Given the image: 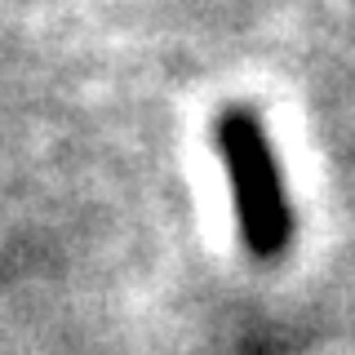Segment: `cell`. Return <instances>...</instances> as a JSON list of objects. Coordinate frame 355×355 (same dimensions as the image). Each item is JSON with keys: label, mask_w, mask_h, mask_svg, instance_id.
Here are the masks:
<instances>
[{"label": "cell", "mask_w": 355, "mask_h": 355, "mask_svg": "<svg viewBox=\"0 0 355 355\" xmlns=\"http://www.w3.org/2000/svg\"><path fill=\"white\" fill-rule=\"evenodd\" d=\"M218 151H222V164H227L240 240L249 244L253 258H280L288 240H293V209H288V191H284V178L271 155L262 120L244 107L222 111Z\"/></svg>", "instance_id": "obj_1"}]
</instances>
